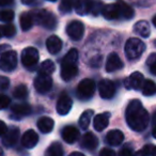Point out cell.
<instances>
[{
	"instance_id": "603a6c76",
	"label": "cell",
	"mask_w": 156,
	"mask_h": 156,
	"mask_svg": "<svg viewBox=\"0 0 156 156\" xmlns=\"http://www.w3.org/2000/svg\"><path fill=\"white\" fill-rule=\"evenodd\" d=\"M54 120L51 118H48V117H42L37 120V126L42 133L44 134H48L54 128Z\"/></svg>"
},
{
	"instance_id": "e575fe53",
	"label": "cell",
	"mask_w": 156,
	"mask_h": 156,
	"mask_svg": "<svg viewBox=\"0 0 156 156\" xmlns=\"http://www.w3.org/2000/svg\"><path fill=\"white\" fill-rule=\"evenodd\" d=\"M73 5H75V0H62L60 5H59V10H60L63 14L69 13Z\"/></svg>"
},
{
	"instance_id": "4dcf8cb0",
	"label": "cell",
	"mask_w": 156,
	"mask_h": 156,
	"mask_svg": "<svg viewBox=\"0 0 156 156\" xmlns=\"http://www.w3.org/2000/svg\"><path fill=\"white\" fill-rule=\"evenodd\" d=\"M55 63L51 60L47 59V60L43 61L39 69V75H50L51 73H54L55 71Z\"/></svg>"
},
{
	"instance_id": "b9f144b4",
	"label": "cell",
	"mask_w": 156,
	"mask_h": 156,
	"mask_svg": "<svg viewBox=\"0 0 156 156\" xmlns=\"http://www.w3.org/2000/svg\"><path fill=\"white\" fill-rule=\"evenodd\" d=\"M100 156H115V152L109 147H104L100 152Z\"/></svg>"
},
{
	"instance_id": "8fae6325",
	"label": "cell",
	"mask_w": 156,
	"mask_h": 156,
	"mask_svg": "<svg viewBox=\"0 0 156 156\" xmlns=\"http://www.w3.org/2000/svg\"><path fill=\"white\" fill-rule=\"evenodd\" d=\"M72 106H73L72 98L65 92H63L60 95V98H59L58 102H57V106H56L57 112L60 115H65L71 111Z\"/></svg>"
},
{
	"instance_id": "c3c4849f",
	"label": "cell",
	"mask_w": 156,
	"mask_h": 156,
	"mask_svg": "<svg viewBox=\"0 0 156 156\" xmlns=\"http://www.w3.org/2000/svg\"><path fill=\"white\" fill-rule=\"evenodd\" d=\"M153 124H154V126H156V112L153 115Z\"/></svg>"
},
{
	"instance_id": "44dd1931",
	"label": "cell",
	"mask_w": 156,
	"mask_h": 156,
	"mask_svg": "<svg viewBox=\"0 0 156 156\" xmlns=\"http://www.w3.org/2000/svg\"><path fill=\"white\" fill-rule=\"evenodd\" d=\"M124 140V134L119 129H112L108 132L106 135V142L107 144L111 145V147H115V145H120Z\"/></svg>"
},
{
	"instance_id": "ba28073f",
	"label": "cell",
	"mask_w": 156,
	"mask_h": 156,
	"mask_svg": "<svg viewBox=\"0 0 156 156\" xmlns=\"http://www.w3.org/2000/svg\"><path fill=\"white\" fill-rule=\"evenodd\" d=\"M85 32L83 24L79 20H72L66 27V33L73 41L80 40Z\"/></svg>"
},
{
	"instance_id": "484cf974",
	"label": "cell",
	"mask_w": 156,
	"mask_h": 156,
	"mask_svg": "<svg viewBox=\"0 0 156 156\" xmlns=\"http://www.w3.org/2000/svg\"><path fill=\"white\" fill-rule=\"evenodd\" d=\"M94 111L92 109H88L85 110L81 113L80 118H79V126H80L81 129H87L90 125V122H91L92 118H93Z\"/></svg>"
},
{
	"instance_id": "7dc6e473",
	"label": "cell",
	"mask_w": 156,
	"mask_h": 156,
	"mask_svg": "<svg viewBox=\"0 0 156 156\" xmlns=\"http://www.w3.org/2000/svg\"><path fill=\"white\" fill-rule=\"evenodd\" d=\"M69 156H86V155H83V154L80 153V152H73V153Z\"/></svg>"
},
{
	"instance_id": "f907efd6",
	"label": "cell",
	"mask_w": 156,
	"mask_h": 156,
	"mask_svg": "<svg viewBox=\"0 0 156 156\" xmlns=\"http://www.w3.org/2000/svg\"><path fill=\"white\" fill-rule=\"evenodd\" d=\"M153 136L156 138V126H154V129H153Z\"/></svg>"
},
{
	"instance_id": "9a60e30c",
	"label": "cell",
	"mask_w": 156,
	"mask_h": 156,
	"mask_svg": "<svg viewBox=\"0 0 156 156\" xmlns=\"http://www.w3.org/2000/svg\"><path fill=\"white\" fill-rule=\"evenodd\" d=\"M62 138L66 143H74L79 139V130L73 125L65 126L62 129Z\"/></svg>"
},
{
	"instance_id": "7402d4cb",
	"label": "cell",
	"mask_w": 156,
	"mask_h": 156,
	"mask_svg": "<svg viewBox=\"0 0 156 156\" xmlns=\"http://www.w3.org/2000/svg\"><path fill=\"white\" fill-rule=\"evenodd\" d=\"M46 48L52 55H56L62 49V41L57 35H51L46 41Z\"/></svg>"
},
{
	"instance_id": "74e56055",
	"label": "cell",
	"mask_w": 156,
	"mask_h": 156,
	"mask_svg": "<svg viewBox=\"0 0 156 156\" xmlns=\"http://www.w3.org/2000/svg\"><path fill=\"white\" fill-rule=\"evenodd\" d=\"M147 64L150 67V72L156 76V54H152L147 60Z\"/></svg>"
},
{
	"instance_id": "2e32d148",
	"label": "cell",
	"mask_w": 156,
	"mask_h": 156,
	"mask_svg": "<svg viewBox=\"0 0 156 156\" xmlns=\"http://www.w3.org/2000/svg\"><path fill=\"white\" fill-rule=\"evenodd\" d=\"M94 1L92 0H75V12L78 15H86V14H89L92 11V8H93Z\"/></svg>"
},
{
	"instance_id": "f6af8a7d",
	"label": "cell",
	"mask_w": 156,
	"mask_h": 156,
	"mask_svg": "<svg viewBox=\"0 0 156 156\" xmlns=\"http://www.w3.org/2000/svg\"><path fill=\"white\" fill-rule=\"evenodd\" d=\"M14 2V0H0V5L2 7H5V5H10Z\"/></svg>"
},
{
	"instance_id": "5bb4252c",
	"label": "cell",
	"mask_w": 156,
	"mask_h": 156,
	"mask_svg": "<svg viewBox=\"0 0 156 156\" xmlns=\"http://www.w3.org/2000/svg\"><path fill=\"white\" fill-rule=\"evenodd\" d=\"M39 142V136L33 129H28L22 137V144L26 149H32Z\"/></svg>"
},
{
	"instance_id": "60d3db41",
	"label": "cell",
	"mask_w": 156,
	"mask_h": 156,
	"mask_svg": "<svg viewBox=\"0 0 156 156\" xmlns=\"http://www.w3.org/2000/svg\"><path fill=\"white\" fill-rule=\"evenodd\" d=\"M10 86V80L9 78L5 77V76H1L0 77V88L1 90H7Z\"/></svg>"
},
{
	"instance_id": "30bf717a",
	"label": "cell",
	"mask_w": 156,
	"mask_h": 156,
	"mask_svg": "<svg viewBox=\"0 0 156 156\" xmlns=\"http://www.w3.org/2000/svg\"><path fill=\"white\" fill-rule=\"evenodd\" d=\"M143 83H144V78H143L142 74L139 73V72H134L127 78H125V80H124L125 88L128 90L142 89Z\"/></svg>"
},
{
	"instance_id": "681fc988",
	"label": "cell",
	"mask_w": 156,
	"mask_h": 156,
	"mask_svg": "<svg viewBox=\"0 0 156 156\" xmlns=\"http://www.w3.org/2000/svg\"><path fill=\"white\" fill-rule=\"evenodd\" d=\"M152 22H153V25L156 27V14L154 15V17H153V20H152Z\"/></svg>"
},
{
	"instance_id": "4316f807",
	"label": "cell",
	"mask_w": 156,
	"mask_h": 156,
	"mask_svg": "<svg viewBox=\"0 0 156 156\" xmlns=\"http://www.w3.org/2000/svg\"><path fill=\"white\" fill-rule=\"evenodd\" d=\"M118 5H119V8H120V12H121V16L126 20H130L132 17H134L135 15V11L130 5H128L127 3H125L124 1L122 0H119L118 1Z\"/></svg>"
},
{
	"instance_id": "db71d44e",
	"label": "cell",
	"mask_w": 156,
	"mask_h": 156,
	"mask_svg": "<svg viewBox=\"0 0 156 156\" xmlns=\"http://www.w3.org/2000/svg\"><path fill=\"white\" fill-rule=\"evenodd\" d=\"M154 44H155V45H156V40H155V41H154Z\"/></svg>"
},
{
	"instance_id": "f546056e",
	"label": "cell",
	"mask_w": 156,
	"mask_h": 156,
	"mask_svg": "<svg viewBox=\"0 0 156 156\" xmlns=\"http://www.w3.org/2000/svg\"><path fill=\"white\" fill-rule=\"evenodd\" d=\"M78 57V50L76 48H72L62 59L61 64H77Z\"/></svg>"
},
{
	"instance_id": "e0dca14e",
	"label": "cell",
	"mask_w": 156,
	"mask_h": 156,
	"mask_svg": "<svg viewBox=\"0 0 156 156\" xmlns=\"http://www.w3.org/2000/svg\"><path fill=\"white\" fill-rule=\"evenodd\" d=\"M80 145L86 150L89 151H93L98 147V139L93 133H87L83 135V137L81 138Z\"/></svg>"
},
{
	"instance_id": "836d02e7",
	"label": "cell",
	"mask_w": 156,
	"mask_h": 156,
	"mask_svg": "<svg viewBox=\"0 0 156 156\" xmlns=\"http://www.w3.org/2000/svg\"><path fill=\"white\" fill-rule=\"evenodd\" d=\"M1 32H2L3 37H12L15 35L16 33V28L14 25L12 24H7V25H3L1 27Z\"/></svg>"
},
{
	"instance_id": "8992f818",
	"label": "cell",
	"mask_w": 156,
	"mask_h": 156,
	"mask_svg": "<svg viewBox=\"0 0 156 156\" xmlns=\"http://www.w3.org/2000/svg\"><path fill=\"white\" fill-rule=\"evenodd\" d=\"M0 66L5 72H11L17 66V54L15 50L3 51L0 59Z\"/></svg>"
},
{
	"instance_id": "ffe728a7",
	"label": "cell",
	"mask_w": 156,
	"mask_h": 156,
	"mask_svg": "<svg viewBox=\"0 0 156 156\" xmlns=\"http://www.w3.org/2000/svg\"><path fill=\"white\" fill-rule=\"evenodd\" d=\"M77 73V64H61V77L64 81L72 80Z\"/></svg>"
},
{
	"instance_id": "bcb514c9",
	"label": "cell",
	"mask_w": 156,
	"mask_h": 156,
	"mask_svg": "<svg viewBox=\"0 0 156 156\" xmlns=\"http://www.w3.org/2000/svg\"><path fill=\"white\" fill-rule=\"evenodd\" d=\"M22 1L23 5H32V3H34L35 0H20Z\"/></svg>"
},
{
	"instance_id": "1f68e13d",
	"label": "cell",
	"mask_w": 156,
	"mask_h": 156,
	"mask_svg": "<svg viewBox=\"0 0 156 156\" xmlns=\"http://www.w3.org/2000/svg\"><path fill=\"white\" fill-rule=\"evenodd\" d=\"M142 94L143 95H147V96H151V95H154L156 93V83L154 81L150 80H144V83L142 86Z\"/></svg>"
},
{
	"instance_id": "ab89813d",
	"label": "cell",
	"mask_w": 156,
	"mask_h": 156,
	"mask_svg": "<svg viewBox=\"0 0 156 156\" xmlns=\"http://www.w3.org/2000/svg\"><path fill=\"white\" fill-rule=\"evenodd\" d=\"M119 156H135V154H134V152H133L132 147H129L128 145H125V147L120 151Z\"/></svg>"
},
{
	"instance_id": "d6a6232c",
	"label": "cell",
	"mask_w": 156,
	"mask_h": 156,
	"mask_svg": "<svg viewBox=\"0 0 156 156\" xmlns=\"http://www.w3.org/2000/svg\"><path fill=\"white\" fill-rule=\"evenodd\" d=\"M13 95L17 100H24L28 95V89H27V87L25 85H20L14 89Z\"/></svg>"
},
{
	"instance_id": "ac0fdd59",
	"label": "cell",
	"mask_w": 156,
	"mask_h": 156,
	"mask_svg": "<svg viewBox=\"0 0 156 156\" xmlns=\"http://www.w3.org/2000/svg\"><path fill=\"white\" fill-rule=\"evenodd\" d=\"M109 119H110V113L109 112H103L100 115H96L93 120V127L98 132H102L103 129L108 126Z\"/></svg>"
},
{
	"instance_id": "83f0119b",
	"label": "cell",
	"mask_w": 156,
	"mask_h": 156,
	"mask_svg": "<svg viewBox=\"0 0 156 156\" xmlns=\"http://www.w3.org/2000/svg\"><path fill=\"white\" fill-rule=\"evenodd\" d=\"M33 17L31 13H23L20 17V25L23 31H27L31 29L33 25Z\"/></svg>"
},
{
	"instance_id": "ee69618b",
	"label": "cell",
	"mask_w": 156,
	"mask_h": 156,
	"mask_svg": "<svg viewBox=\"0 0 156 156\" xmlns=\"http://www.w3.org/2000/svg\"><path fill=\"white\" fill-rule=\"evenodd\" d=\"M0 125H1V129H0V134H1V136H3V135L5 134V133L8 132V127L7 125H5V123L3 121L0 122Z\"/></svg>"
},
{
	"instance_id": "f35d334b",
	"label": "cell",
	"mask_w": 156,
	"mask_h": 156,
	"mask_svg": "<svg viewBox=\"0 0 156 156\" xmlns=\"http://www.w3.org/2000/svg\"><path fill=\"white\" fill-rule=\"evenodd\" d=\"M10 103H11V100H10L9 96L5 95V94H1V96H0V106H1V109L8 108Z\"/></svg>"
},
{
	"instance_id": "6da1fadb",
	"label": "cell",
	"mask_w": 156,
	"mask_h": 156,
	"mask_svg": "<svg viewBox=\"0 0 156 156\" xmlns=\"http://www.w3.org/2000/svg\"><path fill=\"white\" fill-rule=\"evenodd\" d=\"M125 118L127 125L135 132H142L149 125V113L138 100H133L128 103L125 111Z\"/></svg>"
},
{
	"instance_id": "cb8c5ba5",
	"label": "cell",
	"mask_w": 156,
	"mask_h": 156,
	"mask_svg": "<svg viewBox=\"0 0 156 156\" xmlns=\"http://www.w3.org/2000/svg\"><path fill=\"white\" fill-rule=\"evenodd\" d=\"M134 30L136 33H138L139 35H141L142 37H149L151 34V28L150 25L145 20H139L135 24Z\"/></svg>"
},
{
	"instance_id": "7bdbcfd3",
	"label": "cell",
	"mask_w": 156,
	"mask_h": 156,
	"mask_svg": "<svg viewBox=\"0 0 156 156\" xmlns=\"http://www.w3.org/2000/svg\"><path fill=\"white\" fill-rule=\"evenodd\" d=\"M100 11H101V12L103 11L102 5H101L100 2H95V1H94V5H93V8H92L91 13L93 14V15H98V12H100Z\"/></svg>"
},
{
	"instance_id": "5b68a950",
	"label": "cell",
	"mask_w": 156,
	"mask_h": 156,
	"mask_svg": "<svg viewBox=\"0 0 156 156\" xmlns=\"http://www.w3.org/2000/svg\"><path fill=\"white\" fill-rule=\"evenodd\" d=\"M22 63L27 69H32L37 64L40 59V55L37 48L27 47L22 52Z\"/></svg>"
},
{
	"instance_id": "4fadbf2b",
	"label": "cell",
	"mask_w": 156,
	"mask_h": 156,
	"mask_svg": "<svg viewBox=\"0 0 156 156\" xmlns=\"http://www.w3.org/2000/svg\"><path fill=\"white\" fill-rule=\"evenodd\" d=\"M20 138V129L17 127L8 128V132L2 136V143L5 147H11L16 144Z\"/></svg>"
},
{
	"instance_id": "f5cc1de1",
	"label": "cell",
	"mask_w": 156,
	"mask_h": 156,
	"mask_svg": "<svg viewBox=\"0 0 156 156\" xmlns=\"http://www.w3.org/2000/svg\"><path fill=\"white\" fill-rule=\"evenodd\" d=\"M48 1H56V0H48Z\"/></svg>"
},
{
	"instance_id": "52a82bcc",
	"label": "cell",
	"mask_w": 156,
	"mask_h": 156,
	"mask_svg": "<svg viewBox=\"0 0 156 156\" xmlns=\"http://www.w3.org/2000/svg\"><path fill=\"white\" fill-rule=\"evenodd\" d=\"M117 88L113 81L109 79H103L98 83V92L100 95L104 100H110L115 96Z\"/></svg>"
},
{
	"instance_id": "9c48e42d",
	"label": "cell",
	"mask_w": 156,
	"mask_h": 156,
	"mask_svg": "<svg viewBox=\"0 0 156 156\" xmlns=\"http://www.w3.org/2000/svg\"><path fill=\"white\" fill-rule=\"evenodd\" d=\"M33 85H34L37 92L41 94L47 93L52 87V79L49 75H37V77L34 79Z\"/></svg>"
},
{
	"instance_id": "d6986e66",
	"label": "cell",
	"mask_w": 156,
	"mask_h": 156,
	"mask_svg": "<svg viewBox=\"0 0 156 156\" xmlns=\"http://www.w3.org/2000/svg\"><path fill=\"white\" fill-rule=\"evenodd\" d=\"M102 14L106 20H115V18L121 16V12H120V8L118 3H111V5H107L103 8Z\"/></svg>"
},
{
	"instance_id": "7a4b0ae2",
	"label": "cell",
	"mask_w": 156,
	"mask_h": 156,
	"mask_svg": "<svg viewBox=\"0 0 156 156\" xmlns=\"http://www.w3.org/2000/svg\"><path fill=\"white\" fill-rule=\"evenodd\" d=\"M33 22L37 25L43 26L46 29H55L57 27V18L51 12L47 10H37L31 12Z\"/></svg>"
},
{
	"instance_id": "8d00e7d4",
	"label": "cell",
	"mask_w": 156,
	"mask_h": 156,
	"mask_svg": "<svg viewBox=\"0 0 156 156\" xmlns=\"http://www.w3.org/2000/svg\"><path fill=\"white\" fill-rule=\"evenodd\" d=\"M14 16H15V14H14V12L12 10H2V12L0 14L1 20L3 23H8V24L14 20Z\"/></svg>"
},
{
	"instance_id": "7c38bea8",
	"label": "cell",
	"mask_w": 156,
	"mask_h": 156,
	"mask_svg": "<svg viewBox=\"0 0 156 156\" xmlns=\"http://www.w3.org/2000/svg\"><path fill=\"white\" fill-rule=\"evenodd\" d=\"M123 61L121 60V58L119 57V55L115 54V52H111L108 56L106 61V65H105V69L108 73L111 72H115L118 69H121L123 67Z\"/></svg>"
},
{
	"instance_id": "277c9868",
	"label": "cell",
	"mask_w": 156,
	"mask_h": 156,
	"mask_svg": "<svg viewBox=\"0 0 156 156\" xmlns=\"http://www.w3.org/2000/svg\"><path fill=\"white\" fill-rule=\"evenodd\" d=\"M95 91V83L90 78H85L78 83L76 93L80 100H89L92 98Z\"/></svg>"
},
{
	"instance_id": "d590c367",
	"label": "cell",
	"mask_w": 156,
	"mask_h": 156,
	"mask_svg": "<svg viewBox=\"0 0 156 156\" xmlns=\"http://www.w3.org/2000/svg\"><path fill=\"white\" fill-rule=\"evenodd\" d=\"M154 149H155V147L152 144L144 145L142 149L139 150V151H137L136 153H135V156H150V155H152Z\"/></svg>"
},
{
	"instance_id": "f1b7e54d",
	"label": "cell",
	"mask_w": 156,
	"mask_h": 156,
	"mask_svg": "<svg viewBox=\"0 0 156 156\" xmlns=\"http://www.w3.org/2000/svg\"><path fill=\"white\" fill-rule=\"evenodd\" d=\"M63 147L61 143L59 142H52L46 150V156H63Z\"/></svg>"
},
{
	"instance_id": "d4e9b609",
	"label": "cell",
	"mask_w": 156,
	"mask_h": 156,
	"mask_svg": "<svg viewBox=\"0 0 156 156\" xmlns=\"http://www.w3.org/2000/svg\"><path fill=\"white\" fill-rule=\"evenodd\" d=\"M31 106L28 104H25V103H22V104H16L14 106H12V112L14 115H16L18 118L20 117H25V115H28L31 113Z\"/></svg>"
},
{
	"instance_id": "3957f363",
	"label": "cell",
	"mask_w": 156,
	"mask_h": 156,
	"mask_svg": "<svg viewBox=\"0 0 156 156\" xmlns=\"http://www.w3.org/2000/svg\"><path fill=\"white\" fill-rule=\"evenodd\" d=\"M144 49H145V44L141 40L137 39V37H132V39L128 40L125 44V47H124L125 56L129 60L138 59L143 54Z\"/></svg>"
},
{
	"instance_id": "816d5d0a",
	"label": "cell",
	"mask_w": 156,
	"mask_h": 156,
	"mask_svg": "<svg viewBox=\"0 0 156 156\" xmlns=\"http://www.w3.org/2000/svg\"><path fill=\"white\" fill-rule=\"evenodd\" d=\"M152 156H156V147H155V149H154L153 153H152Z\"/></svg>"
}]
</instances>
